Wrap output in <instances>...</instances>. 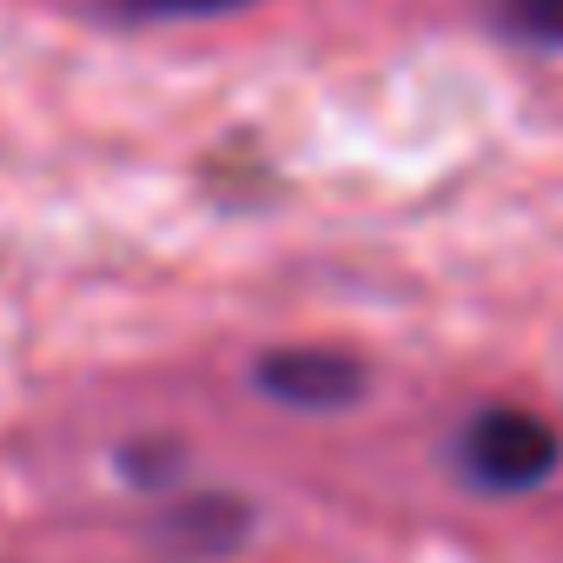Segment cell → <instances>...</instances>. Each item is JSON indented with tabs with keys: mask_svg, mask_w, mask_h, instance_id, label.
<instances>
[{
	"mask_svg": "<svg viewBox=\"0 0 563 563\" xmlns=\"http://www.w3.org/2000/svg\"><path fill=\"white\" fill-rule=\"evenodd\" d=\"M556 464H563V431H556L543 411L484 405V411H471L464 431H457V471H464L471 490L517 497V490L550 484Z\"/></svg>",
	"mask_w": 563,
	"mask_h": 563,
	"instance_id": "1",
	"label": "cell"
},
{
	"mask_svg": "<svg viewBox=\"0 0 563 563\" xmlns=\"http://www.w3.org/2000/svg\"><path fill=\"white\" fill-rule=\"evenodd\" d=\"M252 385L286 411H352L372 391V365L345 345H278L252 365Z\"/></svg>",
	"mask_w": 563,
	"mask_h": 563,
	"instance_id": "2",
	"label": "cell"
},
{
	"mask_svg": "<svg viewBox=\"0 0 563 563\" xmlns=\"http://www.w3.org/2000/svg\"><path fill=\"white\" fill-rule=\"evenodd\" d=\"M245 530H252V510H245L239 497H225V490L173 497V504L159 510V523H153L159 550H166V556H192V563H199V556H225V550H239Z\"/></svg>",
	"mask_w": 563,
	"mask_h": 563,
	"instance_id": "3",
	"label": "cell"
},
{
	"mask_svg": "<svg viewBox=\"0 0 563 563\" xmlns=\"http://www.w3.org/2000/svg\"><path fill=\"white\" fill-rule=\"evenodd\" d=\"M497 27L523 47H563V0H497Z\"/></svg>",
	"mask_w": 563,
	"mask_h": 563,
	"instance_id": "4",
	"label": "cell"
},
{
	"mask_svg": "<svg viewBox=\"0 0 563 563\" xmlns=\"http://www.w3.org/2000/svg\"><path fill=\"white\" fill-rule=\"evenodd\" d=\"M120 21H206V14H239L252 0H107Z\"/></svg>",
	"mask_w": 563,
	"mask_h": 563,
	"instance_id": "5",
	"label": "cell"
}]
</instances>
